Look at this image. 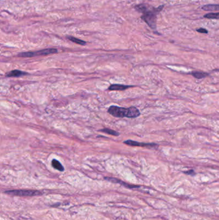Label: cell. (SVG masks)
<instances>
[{
    "instance_id": "obj_1",
    "label": "cell",
    "mask_w": 219,
    "mask_h": 220,
    "mask_svg": "<svg viewBox=\"0 0 219 220\" xmlns=\"http://www.w3.org/2000/svg\"><path fill=\"white\" fill-rule=\"evenodd\" d=\"M163 8L164 5H160L157 8L152 7L145 4H140L135 6L136 10L143 14L141 18L153 30L156 29L157 14L160 13Z\"/></svg>"
},
{
    "instance_id": "obj_2",
    "label": "cell",
    "mask_w": 219,
    "mask_h": 220,
    "mask_svg": "<svg viewBox=\"0 0 219 220\" xmlns=\"http://www.w3.org/2000/svg\"><path fill=\"white\" fill-rule=\"evenodd\" d=\"M107 111L112 116L118 118H136L140 115V110L135 107L125 108L116 106H111L109 107Z\"/></svg>"
},
{
    "instance_id": "obj_3",
    "label": "cell",
    "mask_w": 219,
    "mask_h": 220,
    "mask_svg": "<svg viewBox=\"0 0 219 220\" xmlns=\"http://www.w3.org/2000/svg\"><path fill=\"white\" fill-rule=\"evenodd\" d=\"M58 50L56 48H47V49H44L36 52H22L18 54L19 57H32L38 56H46L53 54V53H57Z\"/></svg>"
},
{
    "instance_id": "obj_4",
    "label": "cell",
    "mask_w": 219,
    "mask_h": 220,
    "mask_svg": "<svg viewBox=\"0 0 219 220\" xmlns=\"http://www.w3.org/2000/svg\"><path fill=\"white\" fill-rule=\"evenodd\" d=\"M5 193L11 195L21 196H34L41 195L42 192L39 191L33 190H9L5 191Z\"/></svg>"
},
{
    "instance_id": "obj_5",
    "label": "cell",
    "mask_w": 219,
    "mask_h": 220,
    "mask_svg": "<svg viewBox=\"0 0 219 220\" xmlns=\"http://www.w3.org/2000/svg\"><path fill=\"white\" fill-rule=\"evenodd\" d=\"M125 144H127L128 146H136V147H156L157 146V145L156 144H150V143H141V142H138L136 141H134V140H125L123 142Z\"/></svg>"
},
{
    "instance_id": "obj_6",
    "label": "cell",
    "mask_w": 219,
    "mask_h": 220,
    "mask_svg": "<svg viewBox=\"0 0 219 220\" xmlns=\"http://www.w3.org/2000/svg\"><path fill=\"white\" fill-rule=\"evenodd\" d=\"M105 179L107 181H109L111 182H113V183H118V184H121L122 185H123L124 187H127V188H129V189H134V188H139V187H140V186L139 185H130V184H126L125 183V182L120 180L118 179H116V178H109V177H106Z\"/></svg>"
},
{
    "instance_id": "obj_7",
    "label": "cell",
    "mask_w": 219,
    "mask_h": 220,
    "mask_svg": "<svg viewBox=\"0 0 219 220\" xmlns=\"http://www.w3.org/2000/svg\"><path fill=\"white\" fill-rule=\"evenodd\" d=\"M133 87V86H128V85H124V84H111L110 86L109 87L108 90L111 91H122L125 90L129 88Z\"/></svg>"
},
{
    "instance_id": "obj_8",
    "label": "cell",
    "mask_w": 219,
    "mask_h": 220,
    "mask_svg": "<svg viewBox=\"0 0 219 220\" xmlns=\"http://www.w3.org/2000/svg\"><path fill=\"white\" fill-rule=\"evenodd\" d=\"M26 74H28V73L19 70V69H14V70H12V71L8 72L7 75V76L9 77H18L25 76V75H26Z\"/></svg>"
},
{
    "instance_id": "obj_9",
    "label": "cell",
    "mask_w": 219,
    "mask_h": 220,
    "mask_svg": "<svg viewBox=\"0 0 219 220\" xmlns=\"http://www.w3.org/2000/svg\"><path fill=\"white\" fill-rule=\"evenodd\" d=\"M202 9L205 10V11H219V5H206L202 7Z\"/></svg>"
},
{
    "instance_id": "obj_10",
    "label": "cell",
    "mask_w": 219,
    "mask_h": 220,
    "mask_svg": "<svg viewBox=\"0 0 219 220\" xmlns=\"http://www.w3.org/2000/svg\"><path fill=\"white\" fill-rule=\"evenodd\" d=\"M191 75H192L195 78L198 79H203L209 76V74L207 73L203 72H198V71H195V72H191Z\"/></svg>"
},
{
    "instance_id": "obj_11",
    "label": "cell",
    "mask_w": 219,
    "mask_h": 220,
    "mask_svg": "<svg viewBox=\"0 0 219 220\" xmlns=\"http://www.w3.org/2000/svg\"><path fill=\"white\" fill-rule=\"evenodd\" d=\"M52 165L53 166V168L54 169H56L59 171H64V168L63 167V165L60 163L58 160L53 159L52 162Z\"/></svg>"
},
{
    "instance_id": "obj_12",
    "label": "cell",
    "mask_w": 219,
    "mask_h": 220,
    "mask_svg": "<svg viewBox=\"0 0 219 220\" xmlns=\"http://www.w3.org/2000/svg\"><path fill=\"white\" fill-rule=\"evenodd\" d=\"M66 37H67V39H68L69 41L75 42V43H76V44H78V45H83V46L86 45V41H84L83 40L79 39L78 38H76V37H75L73 36H68Z\"/></svg>"
},
{
    "instance_id": "obj_13",
    "label": "cell",
    "mask_w": 219,
    "mask_h": 220,
    "mask_svg": "<svg viewBox=\"0 0 219 220\" xmlns=\"http://www.w3.org/2000/svg\"><path fill=\"white\" fill-rule=\"evenodd\" d=\"M100 131L107 133V134H108V135H113V136H119L120 135V133H118L116 131L111 130V129H109V128L102 129V130H100Z\"/></svg>"
},
{
    "instance_id": "obj_14",
    "label": "cell",
    "mask_w": 219,
    "mask_h": 220,
    "mask_svg": "<svg viewBox=\"0 0 219 220\" xmlns=\"http://www.w3.org/2000/svg\"><path fill=\"white\" fill-rule=\"evenodd\" d=\"M204 17L207 19H219V12H211L206 14L204 15Z\"/></svg>"
},
{
    "instance_id": "obj_15",
    "label": "cell",
    "mask_w": 219,
    "mask_h": 220,
    "mask_svg": "<svg viewBox=\"0 0 219 220\" xmlns=\"http://www.w3.org/2000/svg\"><path fill=\"white\" fill-rule=\"evenodd\" d=\"M197 32H199V33H202V34H207V33H208V31H207L205 29H203V28L197 29Z\"/></svg>"
},
{
    "instance_id": "obj_16",
    "label": "cell",
    "mask_w": 219,
    "mask_h": 220,
    "mask_svg": "<svg viewBox=\"0 0 219 220\" xmlns=\"http://www.w3.org/2000/svg\"><path fill=\"white\" fill-rule=\"evenodd\" d=\"M184 174H188V175H195V171L194 170H190V171H185V172H184Z\"/></svg>"
}]
</instances>
